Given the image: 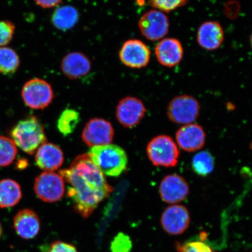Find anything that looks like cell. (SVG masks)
Segmentation results:
<instances>
[{
    "label": "cell",
    "instance_id": "obj_7",
    "mask_svg": "<svg viewBox=\"0 0 252 252\" xmlns=\"http://www.w3.org/2000/svg\"><path fill=\"white\" fill-rule=\"evenodd\" d=\"M34 190L41 200L46 203L57 202L64 196V179L61 175L55 172H43L34 181Z\"/></svg>",
    "mask_w": 252,
    "mask_h": 252
},
{
    "label": "cell",
    "instance_id": "obj_24",
    "mask_svg": "<svg viewBox=\"0 0 252 252\" xmlns=\"http://www.w3.org/2000/svg\"><path fill=\"white\" fill-rule=\"evenodd\" d=\"M80 121V113L73 109H66L58 119V130L64 136H68L75 131Z\"/></svg>",
    "mask_w": 252,
    "mask_h": 252
},
{
    "label": "cell",
    "instance_id": "obj_5",
    "mask_svg": "<svg viewBox=\"0 0 252 252\" xmlns=\"http://www.w3.org/2000/svg\"><path fill=\"white\" fill-rule=\"evenodd\" d=\"M21 95L27 106L33 109L46 108L55 97L50 84L43 79L39 78L28 81L22 90Z\"/></svg>",
    "mask_w": 252,
    "mask_h": 252
},
{
    "label": "cell",
    "instance_id": "obj_29",
    "mask_svg": "<svg viewBox=\"0 0 252 252\" xmlns=\"http://www.w3.org/2000/svg\"><path fill=\"white\" fill-rule=\"evenodd\" d=\"M15 25L10 21H0V47L11 42L15 34Z\"/></svg>",
    "mask_w": 252,
    "mask_h": 252
},
{
    "label": "cell",
    "instance_id": "obj_26",
    "mask_svg": "<svg viewBox=\"0 0 252 252\" xmlns=\"http://www.w3.org/2000/svg\"><path fill=\"white\" fill-rule=\"evenodd\" d=\"M189 0H149L154 9L163 12H169L187 4Z\"/></svg>",
    "mask_w": 252,
    "mask_h": 252
},
{
    "label": "cell",
    "instance_id": "obj_2",
    "mask_svg": "<svg viewBox=\"0 0 252 252\" xmlns=\"http://www.w3.org/2000/svg\"><path fill=\"white\" fill-rule=\"evenodd\" d=\"M11 136L16 146L30 155L47 142L42 123L33 116L19 122L12 129Z\"/></svg>",
    "mask_w": 252,
    "mask_h": 252
},
{
    "label": "cell",
    "instance_id": "obj_9",
    "mask_svg": "<svg viewBox=\"0 0 252 252\" xmlns=\"http://www.w3.org/2000/svg\"><path fill=\"white\" fill-rule=\"evenodd\" d=\"M119 55L121 62L127 67L140 69L149 64L151 51L143 41L129 39L123 44Z\"/></svg>",
    "mask_w": 252,
    "mask_h": 252
},
{
    "label": "cell",
    "instance_id": "obj_8",
    "mask_svg": "<svg viewBox=\"0 0 252 252\" xmlns=\"http://www.w3.org/2000/svg\"><path fill=\"white\" fill-rule=\"evenodd\" d=\"M144 37L151 41L163 39L169 30V21L164 12L153 9L145 12L138 23Z\"/></svg>",
    "mask_w": 252,
    "mask_h": 252
},
{
    "label": "cell",
    "instance_id": "obj_22",
    "mask_svg": "<svg viewBox=\"0 0 252 252\" xmlns=\"http://www.w3.org/2000/svg\"><path fill=\"white\" fill-rule=\"evenodd\" d=\"M20 65V56L11 47H0V73L10 75L17 71Z\"/></svg>",
    "mask_w": 252,
    "mask_h": 252
},
{
    "label": "cell",
    "instance_id": "obj_27",
    "mask_svg": "<svg viewBox=\"0 0 252 252\" xmlns=\"http://www.w3.org/2000/svg\"><path fill=\"white\" fill-rule=\"evenodd\" d=\"M178 252H216L206 243L201 241H190L175 245Z\"/></svg>",
    "mask_w": 252,
    "mask_h": 252
},
{
    "label": "cell",
    "instance_id": "obj_33",
    "mask_svg": "<svg viewBox=\"0 0 252 252\" xmlns=\"http://www.w3.org/2000/svg\"><path fill=\"white\" fill-rule=\"evenodd\" d=\"M250 41H251V46H252V33L251 37H250Z\"/></svg>",
    "mask_w": 252,
    "mask_h": 252
},
{
    "label": "cell",
    "instance_id": "obj_10",
    "mask_svg": "<svg viewBox=\"0 0 252 252\" xmlns=\"http://www.w3.org/2000/svg\"><path fill=\"white\" fill-rule=\"evenodd\" d=\"M114 128L109 121L94 118L87 123L82 133V138L91 147L109 144L114 137Z\"/></svg>",
    "mask_w": 252,
    "mask_h": 252
},
{
    "label": "cell",
    "instance_id": "obj_19",
    "mask_svg": "<svg viewBox=\"0 0 252 252\" xmlns=\"http://www.w3.org/2000/svg\"><path fill=\"white\" fill-rule=\"evenodd\" d=\"M36 165L45 172L58 169L64 162V155L58 146L46 143L37 149L35 156Z\"/></svg>",
    "mask_w": 252,
    "mask_h": 252
},
{
    "label": "cell",
    "instance_id": "obj_14",
    "mask_svg": "<svg viewBox=\"0 0 252 252\" xmlns=\"http://www.w3.org/2000/svg\"><path fill=\"white\" fill-rule=\"evenodd\" d=\"M206 135L199 125L190 124L182 126L176 133L179 146L187 152H194L202 149L206 142Z\"/></svg>",
    "mask_w": 252,
    "mask_h": 252
},
{
    "label": "cell",
    "instance_id": "obj_34",
    "mask_svg": "<svg viewBox=\"0 0 252 252\" xmlns=\"http://www.w3.org/2000/svg\"><path fill=\"white\" fill-rule=\"evenodd\" d=\"M251 149H252V143L251 145Z\"/></svg>",
    "mask_w": 252,
    "mask_h": 252
},
{
    "label": "cell",
    "instance_id": "obj_12",
    "mask_svg": "<svg viewBox=\"0 0 252 252\" xmlns=\"http://www.w3.org/2000/svg\"><path fill=\"white\" fill-rule=\"evenodd\" d=\"M160 223L164 231L172 235L182 234L190 223V216L187 207L182 205H172L163 212Z\"/></svg>",
    "mask_w": 252,
    "mask_h": 252
},
{
    "label": "cell",
    "instance_id": "obj_31",
    "mask_svg": "<svg viewBox=\"0 0 252 252\" xmlns=\"http://www.w3.org/2000/svg\"><path fill=\"white\" fill-rule=\"evenodd\" d=\"M37 5L43 8H52L61 4L63 0H34Z\"/></svg>",
    "mask_w": 252,
    "mask_h": 252
},
{
    "label": "cell",
    "instance_id": "obj_15",
    "mask_svg": "<svg viewBox=\"0 0 252 252\" xmlns=\"http://www.w3.org/2000/svg\"><path fill=\"white\" fill-rule=\"evenodd\" d=\"M155 53L158 62L164 67L172 68L181 63L184 58V47L177 39L164 38L158 43Z\"/></svg>",
    "mask_w": 252,
    "mask_h": 252
},
{
    "label": "cell",
    "instance_id": "obj_32",
    "mask_svg": "<svg viewBox=\"0 0 252 252\" xmlns=\"http://www.w3.org/2000/svg\"><path fill=\"white\" fill-rule=\"evenodd\" d=\"M2 235V228L1 223H0V238H1Z\"/></svg>",
    "mask_w": 252,
    "mask_h": 252
},
{
    "label": "cell",
    "instance_id": "obj_16",
    "mask_svg": "<svg viewBox=\"0 0 252 252\" xmlns=\"http://www.w3.org/2000/svg\"><path fill=\"white\" fill-rule=\"evenodd\" d=\"M92 63L88 56L80 52H72L66 55L61 62V70L70 80H78L90 73Z\"/></svg>",
    "mask_w": 252,
    "mask_h": 252
},
{
    "label": "cell",
    "instance_id": "obj_18",
    "mask_svg": "<svg viewBox=\"0 0 252 252\" xmlns=\"http://www.w3.org/2000/svg\"><path fill=\"white\" fill-rule=\"evenodd\" d=\"M224 40V32L217 21H207L201 24L197 33V41L202 48L209 51L219 49Z\"/></svg>",
    "mask_w": 252,
    "mask_h": 252
},
{
    "label": "cell",
    "instance_id": "obj_28",
    "mask_svg": "<svg viewBox=\"0 0 252 252\" xmlns=\"http://www.w3.org/2000/svg\"><path fill=\"white\" fill-rule=\"evenodd\" d=\"M131 249V239L124 233H119L116 235L110 245L112 252H130Z\"/></svg>",
    "mask_w": 252,
    "mask_h": 252
},
{
    "label": "cell",
    "instance_id": "obj_6",
    "mask_svg": "<svg viewBox=\"0 0 252 252\" xmlns=\"http://www.w3.org/2000/svg\"><path fill=\"white\" fill-rule=\"evenodd\" d=\"M199 102L193 96L183 94L176 96L170 101L167 115L170 121L176 124L188 125L199 116Z\"/></svg>",
    "mask_w": 252,
    "mask_h": 252
},
{
    "label": "cell",
    "instance_id": "obj_25",
    "mask_svg": "<svg viewBox=\"0 0 252 252\" xmlns=\"http://www.w3.org/2000/svg\"><path fill=\"white\" fill-rule=\"evenodd\" d=\"M17 153V146L11 138L0 136V167L11 165Z\"/></svg>",
    "mask_w": 252,
    "mask_h": 252
},
{
    "label": "cell",
    "instance_id": "obj_17",
    "mask_svg": "<svg viewBox=\"0 0 252 252\" xmlns=\"http://www.w3.org/2000/svg\"><path fill=\"white\" fill-rule=\"evenodd\" d=\"M14 227L21 238H35L40 230L39 217L33 210L25 209L19 211L14 217Z\"/></svg>",
    "mask_w": 252,
    "mask_h": 252
},
{
    "label": "cell",
    "instance_id": "obj_3",
    "mask_svg": "<svg viewBox=\"0 0 252 252\" xmlns=\"http://www.w3.org/2000/svg\"><path fill=\"white\" fill-rule=\"evenodd\" d=\"M88 155L104 175L110 177H118L127 168V154L116 145L91 147Z\"/></svg>",
    "mask_w": 252,
    "mask_h": 252
},
{
    "label": "cell",
    "instance_id": "obj_1",
    "mask_svg": "<svg viewBox=\"0 0 252 252\" xmlns=\"http://www.w3.org/2000/svg\"><path fill=\"white\" fill-rule=\"evenodd\" d=\"M67 182V196L75 212L87 219L108 197L113 188L88 154L78 156L70 168L59 171Z\"/></svg>",
    "mask_w": 252,
    "mask_h": 252
},
{
    "label": "cell",
    "instance_id": "obj_13",
    "mask_svg": "<svg viewBox=\"0 0 252 252\" xmlns=\"http://www.w3.org/2000/svg\"><path fill=\"white\" fill-rule=\"evenodd\" d=\"M160 198L164 202L176 204L186 199L190 193L187 181L181 175H169L160 182L159 188Z\"/></svg>",
    "mask_w": 252,
    "mask_h": 252
},
{
    "label": "cell",
    "instance_id": "obj_20",
    "mask_svg": "<svg viewBox=\"0 0 252 252\" xmlns=\"http://www.w3.org/2000/svg\"><path fill=\"white\" fill-rule=\"evenodd\" d=\"M80 18V14L76 8L70 5L60 6L53 12L52 24L56 29L67 31L76 25Z\"/></svg>",
    "mask_w": 252,
    "mask_h": 252
},
{
    "label": "cell",
    "instance_id": "obj_30",
    "mask_svg": "<svg viewBox=\"0 0 252 252\" xmlns=\"http://www.w3.org/2000/svg\"><path fill=\"white\" fill-rule=\"evenodd\" d=\"M48 252H78L74 245L62 241H56L50 245Z\"/></svg>",
    "mask_w": 252,
    "mask_h": 252
},
{
    "label": "cell",
    "instance_id": "obj_4",
    "mask_svg": "<svg viewBox=\"0 0 252 252\" xmlns=\"http://www.w3.org/2000/svg\"><path fill=\"white\" fill-rule=\"evenodd\" d=\"M147 153L154 165L172 168L178 164L180 153L172 138L160 135L153 138L147 147Z\"/></svg>",
    "mask_w": 252,
    "mask_h": 252
},
{
    "label": "cell",
    "instance_id": "obj_23",
    "mask_svg": "<svg viewBox=\"0 0 252 252\" xmlns=\"http://www.w3.org/2000/svg\"><path fill=\"white\" fill-rule=\"evenodd\" d=\"M215 160L209 151H203L198 153L193 158L191 168L195 173L202 177L210 174L213 171Z\"/></svg>",
    "mask_w": 252,
    "mask_h": 252
},
{
    "label": "cell",
    "instance_id": "obj_11",
    "mask_svg": "<svg viewBox=\"0 0 252 252\" xmlns=\"http://www.w3.org/2000/svg\"><path fill=\"white\" fill-rule=\"evenodd\" d=\"M146 108L137 97L127 96L120 100L116 107V118L124 127L133 128L144 117Z\"/></svg>",
    "mask_w": 252,
    "mask_h": 252
},
{
    "label": "cell",
    "instance_id": "obj_21",
    "mask_svg": "<svg viewBox=\"0 0 252 252\" xmlns=\"http://www.w3.org/2000/svg\"><path fill=\"white\" fill-rule=\"evenodd\" d=\"M23 194L20 185L10 179L0 181V207L2 209L16 206Z\"/></svg>",
    "mask_w": 252,
    "mask_h": 252
}]
</instances>
